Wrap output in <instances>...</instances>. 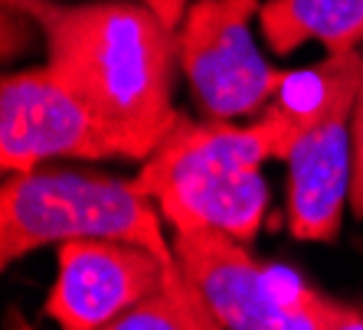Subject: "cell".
I'll list each match as a JSON object with an SVG mask.
<instances>
[{
    "instance_id": "obj_11",
    "label": "cell",
    "mask_w": 363,
    "mask_h": 330,
    "mask_svg": "<svg viewBox=\"0 0 363 330\" xmlns=\"http://www.w3.org/2000/svg\"><path fill=\"white\" fill-rule=\"evenodd\" d=\"M105 330H226L210 305L203 301L196 285L186 278L180 262L167 268V278L154 295L141 305L125 311L118 321H111Z\"/></svg>"
},
{
    "instance_id": "obj_14",
    "label": "cell",
    "mask_w": 363,
    "mask_h": 330,
    "mask_svg": "<svg viewBox=\"0 0 363 330\" xmlns=\"http://www.w3.org/2000/svg\"><path fill=\"white\" fill-rule=\"evenodd\" d=\"M328 330H363V311L354 305H340L337 317L330 321Z\"/></svg>"
},
{
    "instance_id": "obj_1",
    "label": "cell",
    "mask_w": 363,
    "mask_h": 330,
    "mask_svg": "<svg viewBox=\"0 0 363 330\" xmlns=\"http://www.w3.org/2000/svg\"><path fill=\"white\" fill-rule=\"evenodd\" d=\"M46 40V66L85 102L121 157L147 161L177 125V30L141 0H4Z\"/></svg>"
},
{
    "instance_id": "obj_6",
    "label": "cell",
    "mask_w": 363,
    "mask_h": 330,
    "mask_svg": "<svg viewBox=\"0 0 363 330\" xmlns=\"http://www.w3.org/2000/svg\"><path fill=\"white\" fill-rule=\"evenodd\" d=\"M50 157L105 161L121 151L50 66L10 72L0 89V167L23 173Z\"/></svg>"
},
{
    "instance_id": "obj_4",
    "label": "cell",
    "mask_w": 363,
    "mask_h": 330,
    "mask_svg": "<svg viewBox=\"0 0 363 330\" xmlns=\"http://www.w3.org/2000/svg\"><path fill=\"white\" fill-rule=\"evenodd\" d=\"M174 255L226 330H328L340 301L255 258L220 229L174 232Z\"/></svg>"
},
{
    "instance_id": "obj_5",
    "label": "cell",
    "mask_w": 363,
    "mask_h": 330,
    "mask_svg": "<svg viewBox=\"0 0 363 330\" xmlns=\"http://www.w3.org/2000/svg\"><path fill=\"white\" fill-rule=\"evenodd\" d=\"M259 10L255 0H194L177 26V62L210 121L265 111L279 92L285 72L265 62L249 30Z\"/></svg>"
},
{
    "instance_id": "obj_9",
    "label": "cell",
    "mask_w": 363,
    "mask_h": 330,
    "mask_svg": "<svg viewBox=\"0 0 363 330\" xmlns=\"http://www.w3.org/2000/svg\"><path fill=\"white\" fill-rule=\"evenodd\" d=\"M363 92V56L357 50L330 52L324 62L301 72H285L275 98L259 115L269 131L275 157L285 161L295 141L337 118H354Z\"/></svg>"
},
{
    "instance_id": "obj_2",
    "label": "cell",
    "mask_w": 363,
    "mask_h": 330,
    "mask_svg": "<svg viewBox=\"0 0 363 330\" xmlns=\"http://www.w3.org/2000/svg\"><path fill=\"white\" fill-rule=\"evenodd\" d=\"M272 157L275 144L259 121L233 125L180 115L135 183L157 203L174 232L206 226L252 242L269 206L262 164Z\"/></svg>"
},
{
    "instance_id": "obj_12",
    "label": "cell",
    "mask_w": 363,
    "mask_h": 330,
    "mask_svg": "<svg viewBox=\"0 0 363 330\" xmlns=\"http://www.w3.org/2000/svg\"><path fill=\"white\" fill-rule=\"evenodd\" d=\"M350 151H354V167H350V206L357 220H363V92L357 98L354 118H350Z\"/></svg>"
},
{
    "instance_id": "obj_7",
    "label": "cell",
    "mask_w": 363,
    "mask_h": 330,
    "mask_svg": "<svg viewBox=\"0 0 363 330\" xmlns=\"http://www.w3.org/2000/svg\"><path fill=\"white\" fill-rule=\"evenodd\" d=\"M177 262L135 242L76 239L60 246V271L46 314L62 330H105L164 285Z\"/></svg>"
},
{
    "instance_id": "obj_10",
    "label": "cell",
    "mask_w": 363,
    "mask_h": 330,
    "mask_svg": "<svg viewBox=\"0 0 363 330\" xmlns=\"http://www.w3.org/2000/svg\"><path fill=\"white\" fill-rule=\"evenodd\" d=\"M259 23L275 52L321 42L328 52H347L363 42V0H269Z\"/></svg>"
},
{
    "instance_id": "obj_8",
    "label": "cell",
    "mask_w": 363,
    "mask_h": 330,
    "mask_svg": "<svg viewBox=\"0 0 363 330\" xmlns=\"http://www.w3.org/2000/svg\"><path fill=\"white\" fill-rule=\"evenodd\" d=\"M288 164V226L298 239L334 242L350 200V118L314 127L295 141Z\"/></svg>"
},
{
    "instance_id": "obj_3",
    "label": "cell",
    "mask_w": 363,
    "mask_h": 330,
    "mask_svg": "<svg viewBox=\"0 0 363 330\" xmlns=\"http://www.w3.org/2000/svg\"><path fill=\"white\" fill-rule=\"evenodd\" d=\"M76 239L135 242L174 258L164 216L135 180L69 167H33L7 173L0 190V258L17 262L43 246Z\"/></svg>"
},
{
    "instance_id": "obj_13",
    "label": "cell",
    "mask_w": 363,
    "mask_h": 330,
    "mask_svg": "<svg viewBox=\"0 0 363 330\" xmlns=\"http://www.w3.org/2000/svg\"><path fill=\"white\" fill-rule=\"evenodd\" d=\"M141 4H147L151 10H157L164 17V23H170L174 30L180 26V20H184L186 13V0H141Z\"/></svg>"
}]
</instances>
